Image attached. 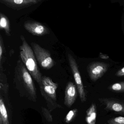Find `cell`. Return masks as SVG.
Masks as SVG:
<instances>
[{"mask_svg":"<svg viewBox=\"0 0 124 124\" xmlns=\"http://www.w3.org/2000/svg\"><path fill=\"white\" fill-rule=\"evenodd\" d=\"M13 84L21 94L31 99L36 98V89L30 73L21 59L17 60L15 68Z\"/></svg>","mask_w":124,"mask_h":124,"instance_id":"1","label":"cell"},{"mask_svg":"<svg viewBox=\"0 0 124 124\" xmlns=\"http://www.w3.org/2000/svg\"><path fill=\"white\" fill-rule=\"evenodd\" d=\"M20 38L22 42L19 47L21 60L32 77L39 85L43 76L39 69L34 52L24 36L21 35Z\"/></svg>","mask_w":124,"mask_h":124,"instance_id":"2","label":"cell"},{"mask_svg":"<svg viewBox=\"0 0 124 124\" xmlns=\"http://www.w3.org/2000/svg\"><path fill=\"white\" fill-rule=\"evenodd\" d=\"M31 45L37 62L42 69L49 70L54 67L55 62L48 50L34 42L31 43Z\"/></svg>","mask_w":124,"mask_h":124,"instance_id":"3","label":"cell"},{"mask_svg":"<svg viewBox=\"0 0 124 124\" xmlns=\"http://www.w3.org/2000/svg\"><path fill=\"white\" fill-rule=\"evenodd\" d=\"M42 96L50 102H55L57 101V90L59 86L58 83L54 82L49 77H42L41 83L39 85Z\"/></svg>","mask_w":124,"mask_h":124,"instance_id":"4","label":"cell"},{"mask_svg":"<svg viewBox=\"0 0 124 124\" xmlns=\"http://www.w3.org/2000/svg\"><path fill=\"white\" fill-rule=\"evenodd\" d=\"M67 57L80 100L82 102H84L86 101V94L78 64L75 58L71 54H68Z\"/></svg>","mask_w":124,"mask_h":124,"instance_id":"5","label":"cell"},{"mask_svg":"<svg viewBox=\"0 0 124 124\" xmlns=\"http://www.w3.org/2000/svg\"><path fill=\"white\" fill-rule=\"evenodd\" d=\"M110 65L106 63L93 62L88 65L87 69L91 80L95 82L103 76L107 71Z\"/></svg>","mask_w":124,"mask_h":124,"instance_id":"6","label":"cell"},{"mask_svg":"<svg viewBox=\"0 0 124 124\" xmlns=\"http://www.w3.org/2000/svg\"><path fill=\"white\" fill-rule=\"evenodd\" d=\"M24 27L27 31L32 35L37 36H42L50 33L47 27L42 23L33 20L25 21Z\"/></svg>","mask_w":124,"mask_h":124,"instance_id":"7","label":"cell"},{"mask_svg":"<svg viewBox=\"0 0 124 124\" xmlns=\"http://www.w3.org/2000/svg\"><path fill=\"white\" fill-rule=\"evenodd\" d=\"M44 0H0L1 3L14 10L28 8L42 2Z\"/></svg>","mask_w":124,"mask_h":124,"instance_id":"8","label":"cell"},{"mask_svg":"<svg viewBox=\"0 0 124 124\" xmlns=\"http://www.w3.org/2000/svg\"><path fill=\"white\" fill-rule=\"evenodd\" d=\"M99 101L107 110L124 115V101L114 98H99Z\"/></svg>","mask_w":124,"mask_h":124,"instance_id":"9","label":"cell"},{"mask_svg":"<svg viewBox=\"0 0 124 124\" xmlns=\"http://www.w3.org/2000/svg\"><path fill=\"white\" fill-rule=\"evenodd\" d=\"M78 92L76 85L72 82H69L66 85L65 90L64 103L70 107L74 103L77 96Z\"/></svg>","mask_w":124,"mask_h":124,"instance_id":"10","label":"cell"},{"mask_svg":"<svg viewBox=\"0 0 124 124\" xmlns=\"http://www.w3.org/2000/svg\"><path fill=\"white\" fill-rule=\"evenodd\" d=\"M97 117V107L92 103L86 111V121L87 124H96Z\"/></svg>","mask_w":124,"mask_h":124,"instance_id":"11","label":"cell"},{"mask_svg":"<svg viewBox=\"0 0 124 124\" xmlns=\"http://www.w3.org/2000/svg\"><path fill=\"white\" fill-rule=\"evenodd\" d=\"M0 29L3 30L7 36H11L10 21L7 16L1 12L0 13Z\"/></svg>","mask_w":124,"mask_h":124,"instance_id":"12","label":"cell"},{"mask_svg":"<svg viewBox=\"0 0 124 124\" xmlns=\"http://www.w3.org/2000/svg\"><path fill=\"white\" fill-rule=\"evenodd\" d=\"M0 124H9L6 108L1 97L0 98Z\"/></svg>","mask_w":124,"mask_h":124,"instance_id":"13","label":"cell"},{"mask_svg":"<svg viewBox=\"0 0 124 124\" xmlns=\"http://www.w3.org/2000/svg\"><path fill=\"white\" fill-rule=\"evenodd\" d=\"M6 53L3 39L1 35H0V72L3 70V64L5 60L4 54Z\"/></svg>","mask_w":124,"mask_h":124,"instance_id":"14","label":"cell"},{"mask_svg":"<svg viewBox=\"0 0 124 124\" xmlns=\"http://www.w3.org/2000/svg\"><path fill=\"white\" fill-rule=\"evenodd\" d=\"M109 90L117 93H124V81L116 82L108 87Z\"/></svg>","mask_w":124,"mask_h":124,"instance_id":"15","label":"cell"},{"mask_svg":"<svg viewBox=\"0 0 124 124\" xmlns=\"http://www.w3.org/2000/svg\"><path fill=\"white\" fill-rule=\"evenodd\" d=\"M78 112L77 109H74L69 111L66 115L65 119V121L66 123H69L71 122L74 118Z\"/></svg>","mask_w":124,"mask_h":124,"instance_id":"16","label":"cell"},{"mask_svg":"<svg viewBox=\"0 0 124 124\" xmlns=\"http://www.w3.org/2000/svg\"><path fill=\"white\" fill-rule=\"evenodd\" d=\"M109 124H124V117L118 116L109 119L107 121Z\"/></svg>","mask_w":124,"mask_h":124,"instance_id":"17","label":"cell"},{"mask_svg":"<svg viewBox=\"0 0 124 124\" xmlns=\"http://www.w3.org/2000/svg\"><path fill=\"white\" fill-rule=\"evenodd\" d=\"M116 75L118 77H122L124 76V67L118 70L116 73Z\"/></svg>","mask_w":124,"mask_h":124,"instance_id":"18","label":"cell"},{"mask_svg":"<svg viewBox=\"0 0 124 124\" xmlns=\"http://www.w3.org/2000/svg\"><path fill=\"white\" fill-rule=\"evenodd\" d=\"M99 57L100 59L104 60H108L109 58V56L108 55L101 52H100L99 54Z\"/></svg>","mask_w":124,"mask_h":124,"instance_id":"19","label":"cell"},{"mask_svg":"<svg viewBox=\"0 0 124 124\" xmlns=\"http://www.w3.org/2000/svg\"></svg>","mask_w":124,"mask_h":124,"instance_id":"20","label":"cell"}]
</instances>
